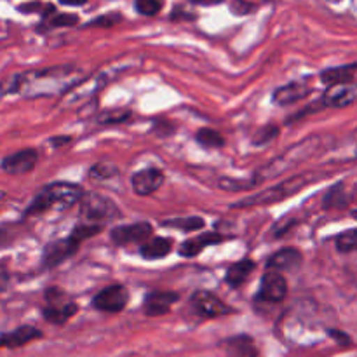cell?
<instances>
[{"instance_id": "5", "label": "cell", "mask_w": 357, "mask_h": 357, "mask_svg": "<svg viewBox=\"0 0 357 357\" xmlns=\"http://www.w3.org/2000/svg\"><path fill=\"white\" fill-rule=\"evenodd\" d=\"M80 216L84 223L103 227L105 222L121 218V211L110 197L101 194H84L80 199Z\"/></svg>"}, {"instance_id": "2", "label": "cell", "mask_w": 357, "mask_h": 357, "mask_svg": "<svg viewBox=\"0 0 357 357\" xmlns=\"http://www.w3.org/2000/svg\"><path fill=\"white\" fill-rule=\"evenodd\" d=\"M324 146V139L321 136H309V138L302 139V142L295 143V145L289 146L288 150L281 153V155L275 157L274 160H271L268 164L261 166L257 173L251 176L250 187L255 188L257 185L264 183L265 180H272V178L281 176L282 173H286L291 167L298 166V164L305 162L310 157L316 155L321 149Z\"/></svg>"}, {"instance_id": "38", "label": "cell", "mask_w": 357, "mask_h": 357, "mask_svg": "<svg viewBox=\"0 0 357 357\" xmlns=\"http://www.w3.org/2000/svg\"><path fill=\"white\" fill-rule=\"evenodd\" d=\"M7 282H9V274H7L6 268H3L2 265H0V291H2V289L6 288Z\"/></svg>"}, {"instance_id": "34", "label": "cell", "mask_w": 357, "mask_h": 357, "mask_svg": "<svg viewBox=\"0 0 357 357\" xmlns=\"http://www.w3.org/2000/svg\"><path fill=\"white\" fill-rule=\"evenodd\" d=\"M230 9L236 14H250L251 10H255V6L251 2H246V0H236Z\"/></svg>"}, {"instance_id": "12", "label": "cell", "mask_w": 357, "mask_h": 357, "mask_svg": "<svg viewBox=\"0 0 357 357\" xmlns=\"http://www.w3.org/2000/svg\"><path fill=\"white\" fill-rule=\"evenodd\" d=\"M164 183V173L157 167H145V169L138 171L132 174L131 178V187L136 195L139 197H146L152 195L153 192L159 190Z\"/></svg>"}, {"instance_id": "20", "label": "cell", "mask_w": 357, "mask_h": 357, "mask_svg": "<svg viewBox=\"0 0 357 357\" xmlns=\"http://www.w3.org/2000/svg\"><path fill=\"white\" fill-rule=\"evenodd\" d=\"M222 241H223L222 234L206 232L202 234V236L192 237V239H187L185 243H181L178 253L185 258H194L197 257V255H201L208 246H215V244H220Z\"/></svg>"}, {"instance_id": "33", "label": "cell", "mask_w": 357, "mask_h": 357, "mask_svg": "<svg viewBox=\"0 0 357 357\" xmlns=\"http://www.w3.org/2000/svg\"><path fill=\"white\" fill-rule=\"evenodd\" d=\"M119 21H122V16L121 14H105V16H100L96 17L94 21H91L87 26H101V28H110V26H115V24L119 23Z\"/></svg>"}, {"instance_id": "39", "label": "cell", "mask_w": 357, "mask_h": 357, "mask_svg": "<svg viewBox=\"0 0 357 357\" xmlns=\"http://www.w3.org/2000/svg\"><path fill=\"white\" fill-rule=\"evenodd\" d=\"M87 0H59L61 6H70V7H77V6H84Z\"/></svg>"}, {"instance_id": "10", "label": "cell", "mask_w": 357, "mask_h": 357, "mask_svg": "<svg viewBox=\"0 0 357 357\" xmlns=\"http://www.w3.org/2000/svg\"><path fill=\"white\" fill-rule=\"evenodd\" d=\"M79 248L80 243L70 234L66 239H58L49 243L45 246L44 255H42V261H44V265L47 268H54L58 265H61L65 260L72 258L79 251Z\"/></svg>"}, {"instance_id": "18", "label": "cell", "mask_w": 357, "mask_h": 357, "mask_svg": "<svg viewBox=\"0 0 357 357\" xmlns=\"http://www.w3.org/2000/svg\"><path fill=\"white\" fill-rule=\"evenodd\" d=\"M42 338V331L37 330L35 326H24L16 328V330L9 331V333L0 335V347L3 349H20L23 345L30 344V342Z\"/></svg>"}, {"instance_id": "27", "label": "cell", "mask_w": 357, "mask_h": 357, "mask_svg": "<svg viewBox=\"0 0 357 357\" xmlns=\"http://www.w3.org/2000/svg\"><path fill=\"white\" fill-rule=\"evenodd\" d=\"M77 23H79V16H75V14H61V13H56V10L44 17V26L47 28L75 26Z\"/></svg>"}, {"instance_id": "6", "label": "cell", "mask_w": 357, "mask_h": 357, "mask_svg": "<svg viewBox=\"0 0 357 357\" xmlns=\"http://www.w3.org/2000/svg\"><path fill=\"white\" fill-rule=\"evenodd\" d=\"M45 307L42 310V316L47 323L51 324H65L66 321L72 319L77 312H79V305L63 291L61 288H52L45 289Z\"/></svg>"}, {"instance_id": "25", "label": "cell", "mask_w": 357, "mask_h": 357, "mask_svg": "<svg viewBox=\"0 0 357 357\" xmlns=\"http://www.w3.org/2000/svg\"><path fill=\"white\" fill-rule=\"evenodd\" d=\"M160 225L167 227V229H176L181 232H195V230L204 229L206 222L199 216H187V218H173V220H164Z\"/></svg>"}, {"instance_id": "23", "label": "cell", "mask_w": 357, "mask_h": 357, "mask_svg": "<svg viewBox=\"0 0 357 357\" xmlns=\"http://www.w3.org/2000/svg\"><path fill=\"white\" fill-rule=\"evenodd\" d=\"M356 63H349L344 66H333V68H326L321 72V82L326 86H335V84H347L356 82Z\"/></svg>"}, {"instance_id": "13", "label": "cell", "mask_w": 357, "mask_h": 357, "mask_svg": "<svg viewBox=\"0 0 357 357\" xmlns=\"http://www.w3.org/2000/svg\"><path fill=\"white\" fill-rule=\"evenodd\" d=\"M356 96V82L335 84V86H328V89L324 91L323 98H321V105L328 108H345L354 103Z\"/></svg>"}, {"instance_id": "37", "label": "cell", "mask_w": 357, "mask_h": 357, "mask_svg": "<svg viewBox=\"0 0 357 357\" xmlns=\"http://www.w3.org/2000/svg\"><path fill=\"white\" fill-rule=\"evenodd\" d=\"M291 225H295V220H289V223H278V227H275L274 229V236L275 237H282V234L284 232H288L289 230V227Z\"/></svg>"}, {"instance_id": "15", "label": "cell", "mask_w": 357, "mask_h": 357, "mask_svg": "<svg viewBox=\"0 0 357 357\" xmlns=\"http://www.w3.org/2000/svg\"><path fill=\"white\" fill-rule=\"evenodd\" d=\"M180 300V295L174 291H152L146 295L143 303V312L149 317H159L169 312L174 303Z\"/></svg>"}, {"instance_id": "32", "label": "cell", "mask_w": 357, "mask_h": 357, "mask_svg": "<svg viewBox=\"0 0 357 357\" xmlns=\"http://www.w3.org/2000/svg\"><path fill=\"white\" fill-rule=\"evenodd\" d=\"M278 135H279L278 126L268 124V126H265V128H261L260 131H258V135L255 136L253 143H255V145L264 146V145H267V143H271L272 139H275V136H278Z\"/></svg>"}, {"instance_id": "26", "label": "cell", "mask_w": 357, "mask_h": 357, "mask_svg": "<svg viewBox=\"0 0 357 357\" xmlns=\"http://www.w3.org/2000/svg\"><path fill=\"white\" fill-rule=\"evenodd\" d=\"M195 142L208 150L222 149V146L225 145V138H223L218 131H215V129H209V128L199 129V131L195 132Z\"/></svg>"}, {"instance_id": "21", "label": "cell", "mask_w": 357, "mask_h": 357, "mask_svg": "<svg viewBox=\"0 0 357 357\" xmlns=\"http://www.w3.org/2000/svg\"><path fill=\"white\" fill-rule=\"evenodd\" d=\"M255 268H257V264H255L251 258H243V260L230 265L229 271H227L225 274V282L230 288H241V286L248 281V278L253 274Z\"/></svg>"}, {"instance_id": "35", "label": "cell", "mask_w": 357, "mask_h": 357, "mask_svg": "<svg viewBox=\"0 0 357 357\" xmlns=\"http://www.w3.org/2000/svg\"><path fill=\"white\" fill-rule=\"evenodd\" d=\"M328 335H330L331 338H335V340H337L340 345H345V347H347V345H351V338H349L347 333H342V331H338V330H328Z\"/></svg>"}, {"instance_id": "31", "label": "cell", "mask_w": 357, "mask_h": 357, "mask_svg": "<svg viewBox=\"0 0 357 357\" xmlns=\"http://www.w3.org/2000/svg\"><path fill=\"white\" fill-rule=\"evenodd\" d=\"M135 7L142 16H155L162 9L160 0H135Z\"/></svg>"}, {"instance_id": "7", "label": "cell", "mask_w": 357, "mask_h": 357, "mask_svg": "<svg viewBox=\"0 0 357 357\" xmlns=\"http://www.w3.org/2000/svg\"><path fill=\"white\" fill-rule=\"evenodd\" d=\"M190 310L201 319H216V317L229 316L234 312L223 300L209 291H195L190 296Z\"/></svg>"}, {"instance_id": "30", "label": "cell", "mask_w": 357, "mask_h": 357, "mask_svg": "<svg viewBox=\"0 0 357 357\" xmlns=\"http://www.w3.org/2000/svg\"><path fill=\"white\" fill-rule=\"evenodd\" d=\"M115 174H119V169L115 166H112V164H94L89 171V178H93L96 181L110 180Z\"/></svg>"}, {"instance_id": "41", "label": "cell", "mask_w": 357, "mask_h": 357, "mask_svg": "<svg viewBox=\"0 0 357 357\" xmlns=\"http://www.w3.org/2000/svg\"><path fill=\"white\" fill-rule=\"evenodd\" d=\"M6 241H7V232L6 230L0 229V246H3V244H6Z\"/></svg>"}, {"instance_id": "14", "label": "cell", "mask_w": 357, "mask_h": 357, "mask_svg": "<svg viewBox=\"0 0 357 357\" xmlns=\"http://www.w3.org/2000/svg\"><path fill=\"white\" fill-rule=\"evenodd\" d=\"M38 162V153L33 149L17 150V152L10 153V155L2 159V169L9 174H26L33 171V167Z\"/></svg>"}, {"instance_id": "4", "label": "cell", "mask_w": 357, "mask_h": 357, "mask_svg": "<svg viewBox=\"0 0 357 357\" xmlns=\"http://www.w3.org/2000/svg\"><path fill=\"white\" fill-rule=\"evenodd\" d=\"M321 178H323V174L316 173V171H307V173L296 174V176L288 178V180L279 181L278 185L267 188V190H261L260 194H253L250 195V197L241 199V201L234 202L230 208H236V209L261 208V206L275 204V202H281V201H286V199L293 197V195H296L305 187L319 181Z\"/></svg>"}, {"instance_id": "17", "label": "cell", "mask_w": 357, "mask_h": 357, "mask_svg": "<svg viewBox=\"0 0 357 357\" xmlns=\"http://www.w3.org/2000/svg\"><path fill=\"white\" fill-rule=\"evenodd\" d=\"M303 257L296 248H282L267 260V271L272 272H293L300 268Z\"/></svg>"}, {"instance_id": "19", "label": "cell", "mask_w": 357, "mask_h": 357, "mask_svg": "<svg viewBox=\"0 0 357 357\" xmlns=\"http://www.w3.org/2000/svg\"><path fill=\"white\" fill-rule=\"evenodd\" d=\"M222 351L227 357H258V347L250 335H237L222 342Z\"/></svg>"}, {"instance_id": "28", "label": "cell", "mask_w": 357, "mask_h": 357, "mask_svg": "<svg viewBox=\"0 0 357 357\" xmlns=\"http://www.w3.org/2000/svg\"><path fill=\"white\" fill-rule=\"evenodd\" d=\"M335 246L340 253H352L357 248V230L349 229L345 232L338 234L337 239H335Z\"/></svg>"}, {"instance_id": "9", "label": "cell", "mask_w": 357, "mask_h": 357, "mask_svg": "<svg viewBox=\"0 0 357 357\" xmlns=\"http://www.w3.org/2000/svg\"><path fill=\"white\" fill-rule=\"evenodd\" d=\"M153 227L149 222L131 223V225H119L112 229L110 239L117 246H129V244H143L152 237Z\"/></svg>"}, {"instance_id": "11", "label": "cell", "mask_w": 357, "mask_h": 357, "mask_svg": "<svg viewBox=\"0 0 357 357\" xmlns=\"http://www.w3.org/2000/svg\"><path fill=\"white\" fill-rule=\"evenodd\" d=\"M288 295V282L279 272L267 271L261 278L260 289H258L257 300L261 303H279Z\"/></svg>"}, {"instance_id": "36", "label": "cell", "mask_w": 357, "mask_h": 357, "mask_svg": "<svg viewBox=\"0 0 357 357\" xmlns=\"http://www.w3.org/2000/svg\"><path fill=\"white\" fill-rule=\"evenodd\" d=\"M72 142V136H54V138L49 139V143H51L54 149H59V146L66 145V143Z\"/></svg>"}, {"instance_id": "40", "label": "cell", "mask_w": 357, "mask_h": 357, "mask_svg": "<svg viewBox=\"0 0 357 357\" xmlns=\"http://www.w3.org/2000/svg\"><path fill=\"white\" fill-rule=\"evenodd\" d=\"M192 3H197V6H216V3H222L223 0H190Z\"/></svg>"}, {"instance_id": "3", "label": "cell", "mask_w": 357, "mask_h": 357, "mask_svg": "<svg viewBox=\"0 0 357 357\" xmlns=\"http://www.w3.org/2000/svg\"><path fill=\"white\" fill-rule=\"evenodd\" d=\"M84 194L86 192L80 185L68 183V181H54V183L42 187L35 194L33 201L28 204L23 216L28 218V216L42 215L45 211H63V209H68L80 202Z\"/></svg>"}, {"instance_id": "24", "label": "cell", "mask_w": 357, "mask_h": 357, "mask_svg": "<svg viewBox=\"0 0 357 357\" xmlns=\"http://www.w3.org/2000/svg\"><path fill=\"white\" fill-rule=\"evenodd\" d=\"M352 202V194L347 190V185L344 181L335 183L323 197L324 209H345Z\"/></svg>"}, {"instance_id": "29", "label": "cell", "mask_w": 357, "mask_h": 357, "mask_svg": "<svg viewBox=\"0 0 357 357\" xmlns=\"http://www.w3.org/2000/svg\"><path fill=\"white\" fill-rule=\"evenodd\" d=\"M131 119V112L129 110H107L98 117V122L103 126L112 124H124L126 121Z\"/></svg>"}, {"instance_id": "16", "label": "cell", "mask_w": 357, "mask_h": 357, "mask_svg": "<svg viewBox=\"0 0 357 357\" xmlns=\"http://www.w3.org/2000/svg\"><path fill=\"white\" fill-rule=\"evenodd\" d=\"M310 93H312V87L309 84L302 82V80H295V82L278 87L274 94H272V101L279 105V107H288V105H293L307 98Z\"/></svg>"}, {"instance_id": "22", "label": "cell", "mask_w": 357, "mask_h": 357, "mask_svg": "<svg viewBox=\"0 0 357 357\" xmlns=\"http://www.w3.org/2000/svg\"><path fill=\"white\" fill-rule=\"evenodd\" d=\"M171 251H173V241L166 239V237H150L139 248V255L150 261L160 260V258L167 257Z\"/></svg>"}, {"instance_id": "1", "label": "cell", "mask_w": 357, "mask_h": 357, "mask_svg": "<svg viewBox=\"0 0 357 357\" xmlns=\"http://www.w3.org/2000/svg\"><path fill=\"white\" fill-rule=\"evenodd\" d=\"M82 80V72L77 66L61 65L47 68L28 70L2 80V94H23L24 98H47L65 94Z\"/></svg>"}, {"instance_id": "8", "label": "cell", "mask_w": 357, "mask_h": 357, "mask_svg": "<svg viewBox=\"0 0 357 357\" xmlns=\"http://www.w3.org/2000/svg\"><path fill=\"white\" fill-rule=\"evenodd\" d=\"M129 302V291L122 284H112L101 289L93 298V307L101 312L115 314L126 309Z\"/></svg>"}]
</instances>
